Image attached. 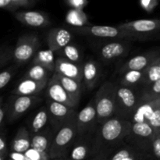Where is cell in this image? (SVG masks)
Returning a JSON list of instances; mask_svg holds the SVG:
<instances>
[{
	"mask_svg": "<svg viewBox=\"0 0 160 160\" xmlns=\"http://www.w3.org/2000/svg\"><path fill=\"white\" fill-rule=\"evenodd\" d=\"M132 122L114 116L98 123L94 137V146L90 159H109L111 155L125 142Z\"/></svg>",
	"mask_w": 160,
	"mask_h": 160,
	"instance_id": "6da1fadb",
	"label": "cell"
},
{
	"mask_svg": "<svg viewBox=\"0 0 160 160\" xmlns=\"http://www.w3.org/2000/svg\"><path fill=\"white\" fill-rule=\"evenodd\" d=\"M77 115L69 120L55 134L49 151L51 159H67L69 150L78 136Z\"/></svg>",
	"mask_w": 160,
	"mask_h": 160,
	"instance_id": "7a4b0ae2",
	"label": "cell"
},
{
	"mask_svg": "<svg viewBox=\"0 0 160 160\" xmlns=\"http://www.w3.org/2000/svg\"><path fill=\"white\" fill-rule=\"evenodd\" d=\"M117 84L106 81L95 94V107L98 123H102L115 115L116 91Z\"/></svg>",
	"mask_w": 160,
	"mask_h": 160,
	"instance_id": "3957f363",
	"label": "cell"
},
{
	"mask_svg": "<svg viewBox=\"0 0 160 160\" xmlns=\"http://www.w3.org/2000/svg\"><path fill=\"white\" fill-rule=\"evenodd\" d=\"M140 102L139 92L128 86L117 84L116 91L115 117L131 121Z\"/></svg>",
	"mask_w": 160,
	"mask_h": 160,
	"instance_id": "277c9868",
	"label": "cell"
},
{
	"mask_svg": "<svg viewBox=\"0 0 160 160\" xmlns=\"http://www.w3.org/2000/svg\"><path fill=\"white\" fill-rule=\"evenodd\" d=\"M131 41L146 39L160 33V19H142L119 24Z\"/></svg>",
	"mask_w": 160,
	"mask_h": 160,
	"instance_id": "5b68a950",
	"label": "cell"
},
{
	"mask_svg": "<svg viewBox=\"0 0 160 160\" xmlns=\"http://www.w3.org/2000/svg\"><path fill=\"white\" fill-rule=\"evenodd\" d=\"M156 131L147 123L132 122L131 130L125 138V142L134 145L152 154V141Z\"/></svg>",
	"mask_w": 160,
	"mask_h": 160,
	"instance_id": "8992f818",
	"label": "cell"
},
{
	"mask_svg": "<svg viewBox=\"0 0 160 160\" xmlns=\"http://www.w3.org/2000/svg\"><path fill=\"white\" fill-rule=\"evenodd\" d=\"M131 122L147 123L157 131H160V98L140 101L131 118Z\"/></svg>",
	"mask_w": 160,
	"mask_h": 160,
	"instance_id": "52a82bcc",
	"label": "cell"
},
{
	"mask_svg": "<svg viewBox=\"0 0 160 160\" xmlns=\"http://www.w3.org/2000/svg\"><path fill=\"white\" fill-rule=\"evenodd\" d=\"M38 47L39 39L37 34H23L19 38L12 50V58L17 63H24L34 57Z\"/></svg>",
	"mask_w": 160,
	"mask_h": 160,
	"instance_id": "ba28073f",
	"label": "cell"
},
{
	"mask_svg": "<svg viewBox=\"0 0 160 160\" xmlns=\"http://www.w3.org/2000/svg\"><path fill=\"white\" fill-rule=\"evenodd\" d=\"M46 106L49 115V123L56 132H57L77 112L76 108L46 98Z\"/></svg>",
	"mask_w": 160,
	"mask_h": 160,
	"instance_id": "9c48e42d",
	"label": "cell"
},
{
	"mask_svg": "<svg viewBox=\"0 0 160 160\" xmlns=\"http://www.w3.org/2000/svg\"><path fill=\"white\" fill-rule=\"evenodd\" d=\"M42 102L37 95H12L8 102L7 121L12 123L18 120L31 107Z\"/></svg>",
	"mask_w": 160,
	"mask_h": 160,
	"instance_id": "30bf717a",
	"label": "cell"
},
{
	"mask_svg": "<svg viewBox=\"0 0 160 160\" xmlns=\"http://www.w3.org/2000/svg\"><path fill=\"white\" fill-rule=\"evenodd\" d=\"M71 31L81 35L99 38L130 40L127 33L122 31L118 27L86 25L83 27H73Z\"/></svg>",
	"mask_w": 160,
	"mask_h": 160,
	"instance_id": "8fae6325",
	"label": "cell"
},
{
	"mask_svg": "<svg viewBox=\"0 0 160 160\" xmlns=\"http://www.w3.org/2000/svg\"><path fill=\"white\" fill-rule=\"evenodd\" d=\"M128 39H112L98 46L97 52L100 59L104 62H112L126 56L131 48Z\"/></svg>",
	"mask_w": 160,
	"mask_h": 160,
	"instance_id": "7c38bea8",
	"label": "cell"
},
{
	"mask_svg": "<svg viewBox=\"0 0 160 160\" xmlns=\"http://www.w3.org/2000/svg\"><path fill=\"white\" fill-rule=\"evenodd\" d=\"M98 124L97 111L94 98L77 115L78 135H84L88 133L95 132Z\"/></svg>",
	"mask_w": 160,
	"mask_h": 160,
	"instance_id": "4fadbf2b",
	"label": "cell"
},
{
	"mask_svg": "<svg viewBox=\"0 0 160 160\" xmlns=\"http://www.w3.org/2000/svg\"><path fill=\"white\" fill-rule=\"evenodd\" d=\"M95 134V131L77 136L69 150L67 159H90L94 146Z\"/></svg>",
	"mask_w": 160,
	"mask_h": 160,
	"instance_id": "5bb4252c",
	"label": "cell"
},
{
	"mask_svg": "<svg viewBox=\"0 0 160 160\" xmlns=\"http://www.w3.org/2000/svg\"><path fill=\"white\" fill-rule=\"evenodd\" d=\"M46 95L47 98L53 101L67 105L73 108H76L78 106V104L73 101L68 92L65 90L55 73H52V76L50 78L47 84Z\"/></svg>",
	"mask_w": 160,
	"mask_h": 160,
	"instance_id": "9a60e30c",
	"label": "cell"
},
{
	"mask_svg": "<svg viewBox=\"0 0 160 160\" xmlns=\"http://www.w3.org/2000/svg\"><path fill=\"white\" fill-rule=\"evenodd\" d=\"M159 56L160 49L151 50L142 54L137 55L125 62L120 67L119 72L121 74L122 73L128 70H143L146 69Z\"/></svg>",
	"mask_w": 160,
	"mask_h": 160,
	"instance_id": "2e32d148",
	"label": "cell"
},
{
	"mask_svg": "<svg viewBox=\"0 0 160 160\" xmlns=\"http://www.w3.org/2000/svg\"><path fill=\"white\" fill-rule=\"evenodd\" d=\"M14 17L23 24L33 28H45L50 23L48 16L40 11H18L14 12Z\"/></svg>",
	"mask_w": 160,
	"mask_h": 160,
	"instance_id": "e0dca14e",
	"label": "cell"
},
{
	"mask_svg": "<svg viewBox=\"0 0 160 160\" xmlns=\"http://www.w3.org/2000/svg\"><path fill=\"white\" fill-rule=\"evenodd\" d=\"M152 158V155L141 148L124 142L111 155L109 160H143Z\"/></svg>",
	"mask_w": 160,
	"mask_h": 160,
	"instance_id": "ac0fdd59",
	"label": "cell"
},
{
	"mask_svg": "<svg viewBox=\"0 0 160 160\" xmlns=\"http://www.w3.org/2000/svg\"><path fill=\"white\" fill-rule=\"evenodd\" d=\"M55 73L83 82V65L72 62L62 56H59L56 59Z\"/></svg>",
	"mask_w": 160,
	"mask_h": 160,
	"instance_id": "d6986e66",
	"label": "cell"
},
{
	"mask_svg": "<svg viewBox=\"0 0 160 160\" xmlns=\"http://www.w3.org/2000/svg\"><path fill=\"white\" fill-rule=\"evenodd\" d=\"M73 34L69 30L65 28H52L47 33L46 42L49 49L56 52L70 43Z\"/></svg>",
	"mask_w": 160,
	"mask_h": 160,
	"instance_id": "ffe728a7",
	"label": "cell"
},
{
	"mask_svg": "<svg viewBox=\"0 0 160 160\" xmlns=\"http://www.w3.org/2000/svg\"><path fill=\"white\" fill-rule=\"evenodd\" d=\"M56 131L51 125L45 127L44 129L34 134H31V147L42 152L49 153Z\"/></svg>",
	"mask_w": 160,
	"mask_h": 160,
	"instance_id": "44dd1931",
	"label": "cell"
},
{
	"mask_svg": "<svg viewBox=\"0 0 160 160\" xmlns=\"http://www.w3.org/2000/svg\"><path fill=\"white\" fill-rule=\"evenodd\" d=\"M48 81H38L23 78L12 90V95H38L47 87Z\"/></svg>",
	"mask_w": 160,
	"mask_h": 160,
	"instance_id": "7402d4cb",
	"label": "cell"
},
{
	"mask_svg": "<svg viewBox=\"0 0 160 160\" xmlns=\"http://www.w3.org/2000/svg\"><path fill=\"white\" fill-rule=\"evenodd\" d=\"M101 76V67L95 59H88L83 65V81L88 89L95 87Z\"/></svg>",
	"mask_w": 160,
	"mask_h": 160,
	"instance_id": "603a6c76",
	"label": "cell"
},
{
	"mask_svg": "<svg viewBox=\"0 0 160 160\" xmlns=\"http://www.w3.org/2000/svg\"><path fill=\"white\" fill-rule=\"evenodd\" d=\"M31 147V137L29 129L20 127L17 131L15 137L11 142L10 151L25 152Z\"/></svg>",
	"mask_w": 160,
	"mask_h": 160,
	"instance_id": "cb8c5ba5",
	"label": "cell"
},
{
	"mask_svg": "<svg viewBox=\"0 0 160 160\" xmlns=\"http://www.w3.org/2000/svg\"><path fill=\"white\" fill-rule=\"evenodd\" d=\"M55 73L65 90L68 92L69 95L78 106L81 96V83L73 78L62 76L57 73Z\"/></svg>",
	"mask_w": 160,
	"mask_h": 160,
	"instance_id": "d4e9b609",
	"label": "cell"
},
{
	"mask_svg": "<svg viewBox=\"0 0 160 160\" xmlns=\"http://www.w3.org/2000/svg\"><path fill=\"white\" fill-rule=\"evenodd\" d=\"M54 52L49 48L47 50H39L34 56L32 64H38L48 69L52 73H55L56 59L54 58Z\"/></svg>",
	"mask_w": 160,
	"mask_h": 160,
	"instance_id": "484cf974",
	"label": "cell"
},
{
	"mask_svg": "<svg viewBox=\"0 0 160 160\" xmlns=\"http://www.w3.org/2000/svg\"><path fill=\"white\" fill-rule=\"evenodd\" d=\"M145 79V70H128L121 73L120 84L135 88L138 85H143Z\"/></svg>",
	"mask_w": 160,
	"mask_h": 160,
	"instance_id": "4316f807",
	"label": "cell"
},
{
	"mask_svg": "<svg viewBox=\"0 0 160 160\" xmlns=\"http://www.w3.org/2000/svg\"><path fill=\"white\" fill-rule=\"evenodd\" d=\"M49 123V115L47 106H43L41 108L37 113L34 115L30 123L29 131L31 134H34L38 132L41 130L44 129L47 124Z\"/></svg>",
	"mask_w": 160,
	"mask_h": 160,
	"instance_id": "83f0119b",
	"label": "cell"
},
{
	"mask_svg": "<svg viewBox=\"0 0 160 160\" xmlns=\"http://www.w3.org/2000/svg\"><path fill=\"white\" fill-rule=\"evenodd\" d=\"M66 21L73 27H83L86 25H91L89 23L88 18L83 9H73L67 12L66 16Z\"/></svg>",
	"mask_w": 160,
	"mask_h": 160,
	"instance_id": "f1b7e54d",
	"label": "cell"
},
{
	"mask_svg": "<svg viewBox=\"0 0 160 160\" xmlns=\"http://www.w3.org/2000/svg\"><path fill=\"white\" fill-rule=\"evenodd\" d=\"M140 101H148L160 98V79L147 85L142 86L139 92Z\"/></svg>",
	"mask_w": 160,
	"mask_h": 160,
	"instance_id": "f546056e",
	"label": "cell"
},
{
	"mask_svg": "<svg viewBox=\"0 0 160 160\" xmlns=\"http://www.w3.org/2000/svg\"><path fill=\"white\" fill-rule=\"evenodd\" d=\"M51 73H52L42 66L38 64H33L32 67L25 73L23 78H30L38 81H48Z\"/></svg>",
	"mask_w": 160,
	"mask_h": 160,
	"instance_id": "4dcf8cb0",
	"label": "cell"
},
{
	"mask_svg": "<svg viewBox=\"0 0 160 160\" xmlns=\"http://www.w3.org/2000/svg\"><path fill=\"white\" fill-rule=\"evenodd\" d=\"M56 52L58 53L59 56H62V57L66 58V59H69L73 62H76V63L81 64V61H82V56H81V51L74 44L69 43L68 45L64 46L61 49L56 51Z\"/></svg>",
	"mask_w": 160,
	"mask_h": 160,
	"instance_id": "1f68e13d",
	"label": "cell"
},
{
	"mask_svg": "<svg viewBox=\"0 0 160 160\" xmlns=\"http://www.w3.org/2000/svg\"><path fill=\"white\" fill-rule=\"evenodd\" d=\"M160 79V56L145 69L143 85H147Z\"/></svg>",
	"mask_w": 160,
	"mask_h": 160,
	"instance_id": "d6a6232c",
	"label": "cell"
},
{
	"mask_svg": "<svg viewBox=\"0 0 160 160\" xmlns=\"http://www.w3.org/2000/svg\"><path fill=\"white\" fill-rule=\"evenodd\" d=\"M28 160H48L51 159L49 153L39 151L36 148L31 147L24 152Z\"/></svg>",
	"mask_w": 160,
	"mask_h": 160,
	"instance_id": "836d02e7",
	"label": "cell"
},
{
	"mask_svg": "<svg viewBox=\"0 0 160 160\" xmlns=\"http://www.w3.org/2000/svg\"><path fill=\"white\" fill-rule=\"evenodd\" d=\"M16 70L12 67L8 68L6 70L2 71L1 74H0V88L2 89L3 88L6 87L8 83L10 81L11 78L15 73Z\"/></svg>",
	"mask_w": 160,
	"mask_h": 160,
	"instance_id": "e575fe53",
	"label": "cell"
},
{
	"mask_svg": "<svg viewBox=\"0 0 160 160\" xmlns=\"http://www.w3.org/2000/svg\"><path fill=\"white\" fill-rule=\"evenodd\" d=\"M152 154L154 158L160 159V131L156 133L153 138Z\"/></svg>",
	"mask_w": 160,
	"mask_h": 160,
	"instance_id": "d590c367",
	"label": "cell"
},
{
	"mask_svg": "<svg viewBox=\"0 0 160 160\" xmlns=\"http://www.w3.org/2000/svg\"><path fill=\"white\" fill-rule=\"evenodd\" d=\"M9 154L7 145H6V138L4 134L2 132L0 137V160H4Z\"/></svg>",
	"mask_w": 160,
	"mask_h": 160,
	"instance_id": "8d00e7d4",
	"label": "cell"
},
{
	"mask_svg": "<svg viewBox=\"0 0 160 160\" xmlns=\"http://www.w3.org/2000/svg\"><path fill=\"white\" fill-rule=\"evenodd\" d=\"M66 1L67 5L73 9H83L88 4V0H66Z\"/></svg>",
	"mask_w": 160,
	"mask_h": 160,
	"instance_id": "74e56055",
	"label": "cell"
},
{
	"mask_svg": "<svg viewBox=\"0 0 160 160\" xmlns=\"http://www.w3.org/2000/svg\"><path fill=\"white\" fill-rule=\"evenodd\" d=\"M8 113V104H4L2 102V98H1V104H0V125L1 129H2L4 126L5 120H7Z\"/></svg>",
	"mask_w": 160,
	"mask_h": 160,
	"instance_id": "f35d334b",
	"label": "cell"
},
{
	"mask_svg": "<svg viewBox=\"0 0 160 160\" xmlns=\"http://www.w3.org/2000/svg\"><path fill=\"white\" fill-rule=\"evenodd\" d=\"M0 6L2 9L10 12H15L18 7L14 4L12 0H0Z\"/></svg>",
	"mask_w": 160,
	"mask_h": 160,
	"instance_id": "ab89813d",
	"label": "cell"
},
{
	"mask_svg": "<svg viewBox=\"0 0 160 160\" xmlns=\"http://www.w3.org/2000/svg\"><path fill=\"white\" fill-rule=\"evenodd\" d=\"M143 9L146 11H152L158 4V0H140Z\"/></svg>",
	"mask_w": 160,
	"mask_h": 160,
	"instance_id": "60d3db41",
	"label": "cell"
},
{
	"mask_svg": "<svg viewBox=\"0 0 160 160\" xmlns=\"http://www.w3.org/2000/svg\"><path fill=\"white\" fill-rule=\"evenodd\" d=\"M12 2L18 8L31 7V6H34L35 3L34 0H12Z\"/></svg>",
	"mask_w": 160,
	"mask_h": 160,
	"instance_id": "b9f144b4",
	"label": "cell"
},
{
	"mask_svg": "<svg viewBox=\"0 0 160 160\" xmlns=\"http://www.w3.org/2000/svg\"><path fill=\"white\" fill-rule=\"evenodd\" d=\"M9 156L11 159L13 160H28L24 152H20L10 151Z\"/></svg>",
	"mask_w": 160,
	"mask_h": 160,
	"instance_id": "7bdbcfd3",
	"label": "cell"
},
{
	"mask_svg": "<svg viewBox=\"0 0 160 160\" xmlns=\"http://www.w3.org/2000/svg\"><path fill=\"white\" fill-rule=\"evenodd\" d=\"M34 1H35V2H36V1H38V0H34Z\"/></svg>",
	"mask_w": 160,
	"mask_h": 160,
	"instance_id": "ee69618b",
	"label": "cell"
}]
</instances>
